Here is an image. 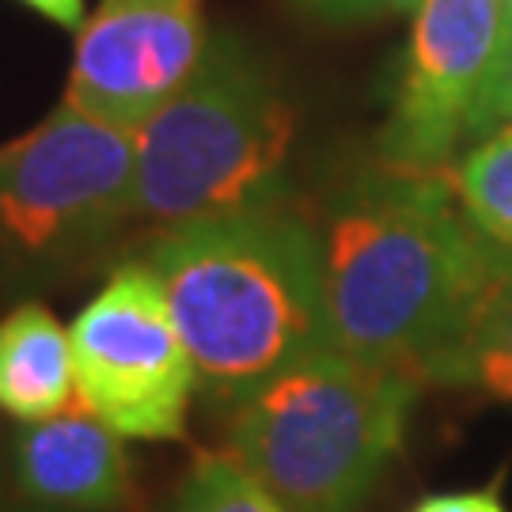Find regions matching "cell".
<instances>
[{
    "label": "cell",
    "instance_id": "1",
    "mask_svg": "<svg viewBox=\"0 0 512 512\" xmlns=\"http://www.w3.org/2000/svg\"><path fill=\"white\" fill-rule=\"evenodd\" d=\"M315 236L330 346L433 384L512 277V258L478 232L448 175L429 171H361Z\"/></svg>",
    "mask_w": 512,
    "mask_h": 512
},
{
    "label": "cell",
    "instance_id": "2",
    "mask_svg": "<svg viewBox=\"0 0 512 512\" xmlns=\"http://www.w3.org/2000/svg\"><path fill=\"white\" fill-rule=\"evenodd\" d=\"M145 262L198 368V391L236 406L330 346L315 224L289 202L156 232Z\"/></svg>",
    "mask_w": 512,
    "mask_h": 512
},
{
    "label": "cell",
    "instance_id": "3",
    "mask_svg": "<svg viewBox=\"0 0 512 512\" xmlns=\"http://www.w3.org/2000/svg\"><path fill=\"white\" fill-rule=\"evenodd\" d=\"M137 137V220L179 228L285 202L296 107L270 61L217 31L202 73Z\"/></svg>",
    "mask_w": 512,
    "mask_h": 512
},
{
    "label": "cell",
    "instance_id": "4",
    "mask_svg": "<svg viewBox=\"0 0 512 512\" xmlns=\"http://www.w3.org/2000/svg\"><path fill=\"white\" fill-rule=\"evenodd\" d=\"M418 384L327 346L232 406L228 452L289 512H361L403 448Z\"/></svg>",
    "mask_w": 512,
    "mask_h": 512
},
{
    "label": "cell",
    "instance_id": "5",
    "mask_svg": "<svg viewBox=\"0 0 512 512\" xmlns=\"http://www.w3.org/2000/svg\"><path fill=\"white\" fill-rule=\"evenodd\" d=\"M137 220L133 129L61 107L0 148V274L50 285L84 274Z\"/></svg>",
    "mask_w": 512,
    "mask_h": 512
},
{
    "label": "cell",
    "instance_id": "6",
    "mask_svg": "<svg viewBox=\"0 0 512 512\" xmlns=\"http://www.w3.org/2000/svg\"><path fill=\"white\" fill-rule=\"evenodd\" d=\"M509 42L505 0H421L380 129L384 164L448 175L467 148L490 137Z\"/></svg>",
    "mask_w": 512,
    "mask_h": 512
},
{
    "label": "cell",
    "instance_id": "7",
    "mask_svg": "<svg viewBox=\"0 0 512 512\" xmlns=\"http://www.w3.org/2000/svg\"><path fill=\"white\" fill-rule=\"evenodd\" d=\"M76 403L126 440H183L198 368L145 258L122 262L69 323Z\"/></svg>",
    "mask_w": 512,
    "mask_h": 512
},
{
    "label": "cell",
    "instance_id": "8",
    "mask_svg": "<svg viewBox=\"0 0 512 512\" xmlns=\"http://www.w3.org/2000/svg\"><path fill=\"white\" fill-rule=\"evenodd\" d=\"M213 38L202 0H103L76 31L61 103L141 129L202 73Z\"/></svg>",
    "mask_w": 512,
    "mask_h": 512
},
{
    "label": "cell",
    "instance_id": "9",
    "mask_svg": "<svg viewBox=\"0 0 512 512\" xmlns=\"http://www.w3.org/2000/svg\"><path fill=\"white\" fill-rule=\"evenodd\" d=\"M8 494L46 512H122L133 497L126 437L73 403L46 421L16 425L4 444Z\"/></svg>",
    "mask_w": 512,
    "mask_h": 512
},
{
    "label": "cell",
    "instance_id": "10",
    "mask_svg": "<svg viewBox=\"0 0 512 512\" xmlns=\"http://www.w3.org/2000/svg\"><path fill=\"white\" fill-rule=\"evenodd\" d=\"M73 403V334L46 304L19 300L0 315V414L31 425Z\"/></svg>",
    "mask_w": 512,
    "mask_h": 512
},
{
    "label": "cell",
    "instance_id": "11",
    "mask_svg": "<svg viewBox=\"0 0 512 512\" xmlns=\"http://www.w3.org/2000/svg\"><path fill=\"white\" fill-rule=\"evenodd\" d=\"M448 183L478 232L512 258V122L467 148L448 167Z\"/></svg>",
    "mask_w": 512,
    "mask_h": 512
},
{
    "label": "cell",
    "instance_id": "12",
    "mask_svg": "<svg viewBox=\"0 0 512 512\" xmlns=\"http://www.w3.org/2000/svg\"><path fill=\"white\" fill-rule=\"evenodd\" d=\"M437 384L475 387L501 403H512V277L478 315L467 342L456 349Z\"/></svg>",
    "mask_w": 512,
    "mask_h": 512
},
{
    "label": "cell",
    "instance_id": "13",
    "mask_svg": "<svg viewBox=\"0 0 512 512\" xmlns=\"http://www.w3.org/2000/svg\"><path fill=\"white\" fill-rule=\"evenodd\" d=\"M171 512H289L232 452H202L190 463Z\"/></svg>",
    "mask_w": 512,
    "mask_h": 512
},
{
    "label": "cell",
    "instance_id": "14",
    "mask_svg": "<svg viewBox=\"0 0 512 512\" xmlns=\"http://www.w3.org/2000/svg\"><path fill=\"white\" fill-rule=\"evenodd\" d=\"M414 512H505V501L490 490H452V494H429L414 505Z\"/></svg>",
    "mask_w": 512,
    "mask_h": 512
},
{
    "label": "cell",
    "instance_id": "15",
    "mask_svg": "<svg viewBox=\"0 0 512 512\" xmlns=\"http://www.w3.org/2000/svg\"><path fill=\"white\" fill-rule=\"evenodd\" d=\"M19 4H27L31 12H38L57 27H69V31H80V23L88 19L84 16V0H19Z\"/></svg>",
    "mask_w": 512,
    "mask_h": 512
},
{
    "label": "cell",
    "instance_id": "16",
    "mask_svg": "<svg viewBox=\"0 0 512 512\" xmlns=\"http://www.w3.org/2000/svg\"><path fill=\"white\" fill-rule=\"evenodd\" d=\"M421 0H353L349 23H365V19H399L410 16Z\"/></svg>",
    "mask_w": 512,
    "mask_h": 512
},
{
    "label": "cell",
    "instance_id": "17",
    "mask_svg": "<svg viewBox=\"0 0 512 512\" xmlns=\"http://www.w3.org/2000/svg\"><path fill=\"white\" fill-rule=\"evenodd\" d=\"M505 122H512V42L505 69H501V84H497V126H505Z\"/></svg>",
    "mask_w": 512,
    "mask_h": 512
},
{
    "label": "cell",
    "instance_id": "18",
    "mask_svg": "<svg viewBox=\"0 0 512 512\" xmlns=\"http://www.w3.org/2000/svg\"><path fill=\"white\" fill-rule=\"evenodd\" d=\"M300 4H308L311 12L338 19V23H349V8H353V0H300Z\"/></svg>",
    "mask_w": 512,
    "mask_h": 512
},
{
    "label": "cell",
    "instance_id": "19",
    "mask_svg": "<svg viewBox=\"0 0 512 512\" xmlns=\"http://www.w3.org/2000/svg\"><path fill=\"white\" fill-rule=\"evenodd\" d=\"M12 494H8V463H4V444H0V512H8Z\"/></svg>",
    "mask_w": 512,
    "mask_h": 512
},
{
    "label": "cell",
    "instance_id": "20",
    "mask_svg": "<svg viewBox=\"0 0 512 512\" xmlns=\"http://www.w3.org/2000/svg\"><path fill=\"white\" fill-rule=\"evenodd\" d=\"M8 512H46V509H31V505H19V501H12V505H8Z\"/></svg>",
    "mask_w": 512,
    "mask_h": 512
},
{
    "label": "cell",
    "instance_id": "21",
    "mask_svg": "<svg viewBox=\"0 0 512 512\" xmlns=\"http://www.w3.org/2000/svg\"><path fill=\"white\" fill-rule=\"evenodd\" d=\"M505 4H509V12H512V0H505Z\"/></svg>",
    "mask_w": 512,
    "mask_h": 512
}]
</instances>
